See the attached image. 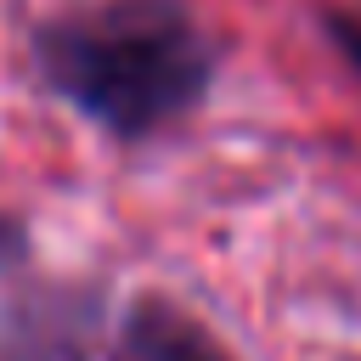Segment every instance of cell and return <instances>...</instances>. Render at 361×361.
I'll return each instance as SVG.
<instances>
[{
  "mask_svg": "<svg viewBox=\"0 0 361 361\" xmlns=\"http://www.w3.org/2000/svg\"><path fill=\"white\" fill-rule=\"evenodd\" d=\"M45 85L113 135H152L203 102L214 45L175 0H102L34 34Z\"/></svg>",
  "mask_w": 361,
  "mask_h": 361,
  "instance_id": "1",
  "label": "cell"
},
{
  "mask_svg": "<svg viewBox=\"0 0 361 361\" xmlns=\"http://www.w3.org/2000/svg\"><path fill=\"white\" fill-rule=\"evenodd\" d=\"M113 361H226V350L175 305L164 299H141L113 344Z\"/></svg>",
  "mask_w": 361,
  "mask_h": 361,
  "instance_id": "2",
  "label": "cell"
},
{
  "mask_svg": "<svg viewBox=\"0 0 361 361\" xmlns=\"http://www.w3.org/2000/svg\"><path fill=\"white\" fill-rule=\"evenodd\" d=\"M327 34H333V45L350 56V68L361 73V11H333V17H327Z\"/></svg>",
  "mask_w": 361,
  "mask_h": 361,
  "instance_id": "3",
  "label": "cell"
}]
</instances>
